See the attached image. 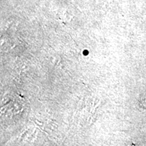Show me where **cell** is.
Instances as JSON below:
<instances>
[{"label": "cell", "mask_w": 146, "mask_h": 146, "mask_svg": "<svg viewBox=\"0 0 146 146\" xmlns=\"http://www.w3.org/2000/svg\"><path fill=\"white\" fill-rule=\"evenodd\" d=\"M143 104L146 105V94H145V98H143Z\"/></svg>", "instance_id": "1"}]
</instances>
